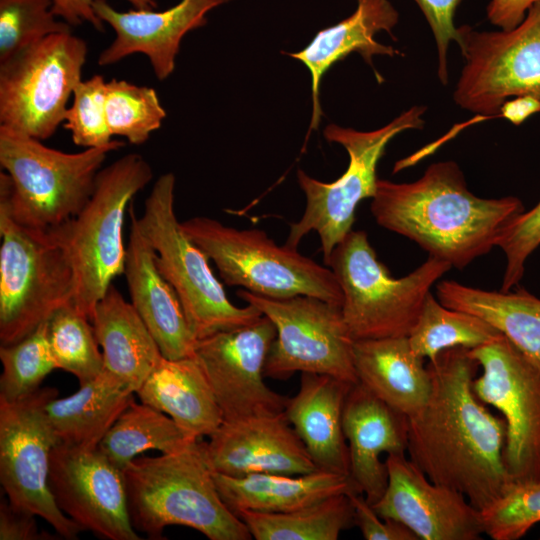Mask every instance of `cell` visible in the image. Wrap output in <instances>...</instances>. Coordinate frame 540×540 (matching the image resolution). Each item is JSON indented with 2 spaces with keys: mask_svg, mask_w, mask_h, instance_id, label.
<instances>
[{
  "mask_svg": "<svg viewBox=\"0 0 540 540\" xmlns=\"http://www.w3.org/2000/svg\"><path fill=\"white\" fill-rule=\"evenodd\" d=\"M49 489L81 530L108 540H139L132 526L123 472L98 447L58 443L50 456Z\"/></svg>",
  "mask_w": 540,
  "mask_h": 540,
  "instance_id": "e0dca14e",
  "label": "cell"
},
{
  "mask_svg": "<svg viewBox=\"0 0 540 540\" xmlns=\"http://www.w3.org/2000/svg\"><path fill=\"white\" fill-rule=\"evenodd\" d=\"M122 472L138 533L159 540L167 526L180 525L210 540L252 539L246 524L223 502L201 439L175 452L136 457Z\"/></svg>",
  "mask_w": 540,
  "mask_h": 540,
  "instance_id": "3957f363",
  "label": "cell"
},
{
  "mask_svg": "<svg viewBox=\"0 0 540 540\" xmlns=\"http://www.w3.org/2000/svg\"><path fill=\"white\" fill-rule=\"evenodd\" d=\"M539 1L490 0L486 8L487 18L501 30H511L524 20L528 10Z\"/></svg>",
  "mask_w": 540,
  "mask_h": 540,
  "instance_id": "f6af8a7d",
  "label": "cell"
},
{
  "mask_svg": "<svg viewBox=\"0 0 540 540\" xmlns=\"http://www.w3.org/2000/svg\"><path fill=\"white\" fill-rule=\"evenodd\" d=\"M237 295L268 317L276 328L265 377L285 380L301 372L358 382L354 340L340 305L307 295L270 298L245 289L238 290Z\"/></svg>",
  "mask_w": 540,
  "mask_h": 540,
  "instance_id": "7c38bea8",
  "label": "cell"
},
{
  "mask_svg": "<svg viewBox=\"0 0 540 540\" xmlns=\"http://www.w3.org/2000/svg\"><path fill=\"white\" fill-rule=\"evenodd\" d=\"M399 21V13L389 0H357L355 11L339 23L320 30L301 51L286 53L302 62L311 74L312 117L309 130L317 129L322 110L319 101L320 82L323 75L336 62L353 52L373 66L375 55H401L400 51L379 43L375 35L386 31L391 37Z\"/></svg>",
  "mask_w": 540,
  "mask_h": 540,
  "instance_id": "cb8c5ba5",
  "label": "cell"
},
{
  "mask_svg": "<svg viewBox=\"0 0 540 540\" xmlns=\"http://www.w3.org/2000/svg\"><path fill=\"white\" fill-rule=\"evenodd\" d=\"M353 361L358 382L405 416L428 400L430 374L408 337L354 340Z\"/></svg>",
  "mask_w": 540,
  "mask_h": 540,
  "instance_id": "d4e9b609",
  "label": "cell"
},
{
  "mask_svg": "<svg viewBox=\"0 0 540 540\" xmlns=\"http://www.w3.org/2000/svg\"><path fill=\"white\" fill-rule=\"evenodd\" d=\"M70 302L48 319V340L57 369L73 374L83 385L104 369L103 354L89 323Z\"/></svg>",
  "mask_w": 540,
  "mask_h": 540,
  "instance_id": "836d02e7",
  "label": "cell"
},
{
  "mask_svg": "<svg viewBox=\"0 0 540 540\" xmlns=\"http://www.w3.org/2000/svg\"><path fill=\"white\" fill-rule=\"evenodd\" d=\"M425 106H413L387 125L363 132L328 125L324 137L342 145L349 156L346 171L335 181L325 183L297 171L298 183L306 197L302 217L290 224L286 245L297 248L301 240L315 231L320 238L324 263L334 248L352 231L359 203L373 198L377 188L376 169L388 143L399 133L422 129Z\"/></svg>",
  "mask_w": 540,
  "mask_h": 540,
  "instance_id": "30bf717a",
  "label": "cell"
},
{
  "mask_svg": "<svg viewBox=\"0 0 540 540\" xmlns=\"http://www.w3.org/2000/svg\"><path fill=\"white\" fill-rule=\"evenodd\" d=\"M482 373L473 391L507 426L504 464L513 483H540V364L504 335L470 350Z\"/></svg>",
  "mask_w": 540,
  "mask_h": 540,
  "instance_id": "9a60e30c",
  "label": "cell"
},
{
  "mask_svg": "<svg viewBox=\"0 0 540 540\" xmlns=\"http://www.w3.org/2000/svg\"><path fill=\"white\" fill-rule=\"evenodd\" d=\"M428 400L407 417L406 453L432 482L482 511L513 483L504 464L507 426L473 391L479 364L470 349L443 350L426 364Z\"/></svg>",
  "mask_w": 540,
  "mask_h": 540,
  "instance_id": "6da1fadb",
  "label": "cell"
},
{
  "mask_svg": "<svg viewBox=\"0 0 540 540\" xmlns=\"http://www.w3.org/2000/svg\"><path fill=\"white\" fill-rule=\"evenodd\" d=\"M136 394L140 402L171 417L192 439L209 437L223 423L213 390L194 356L163 357Z\"/></svg>",
  "mask_w": 540,
  "mask_h": 540,
  "instance_id": "484cf974",
  "label": "cell"
},
{
  "mask_svg": "<svg viewBox=\"0 0 540 540\" xmlns=\"http://www.w3.org/2000/svg\"><path fill=\"white\" fill-rule=\"evenodd\" d=\"M353 509L355 526L366 540H419L405 525L392 519L379 516L361 493L349 494Z\"/></svg>",
  "mask_w": 540,
  "mask_h": 540,
  "instance_id": "b9f144b4",
  "label": "cell"
},
{
  "mask_svg": "<svg viewBox=\"0 0 540 540\" xmlns=\"http://www.w3.org/2000/svg\"><path fill=\"white\" fill-rule=\"evenodd\" d=\"M0 399L16 401L40 388L41 382L57 369L48 340V320L22 340L1 345Z\"/></svg>",
  "mask_w": 540,
  "mask_h": 540,
  "instance_id": "d590c367",
  "label": "cell"
},
{
  "mask_svg": "<svg viewBox=\"0 0 540 540\" xmlns=\"http://www.w3.org/2000/svg\"><path fill=\"white\" fill-rule=\"evenodd\" d=\"M106 83L102 75L96 74L82 79L74 89L62 125L77 146L99 148L114 141L106 119Z\"/></svg>",
  "mask_w": 540,
  "mask_h": 540,
  "instance_id": "74e56055",
  "label": "cell"
},
{
  "mask_svg": "<svg viewBox=\"0 0 540 540\" xmlns=\"http://www.w3.org/2000/svg\"><path fill=\"white\" fill-rule=\"evenodd\" d=\"M194 440L165 413L135 400L120 414L98 448L121 470L144 451H178Z\"/></svg>",
  "mask_w": 540,
  "mask_h": 540,
  "instance_id": "1f68e13d",
  "label": "cell"
},
{
  "mask_svg": "<svg viewBox=\"0 0 540 540\" xmlns=\"http://www.w3.org/2000/svg\"><path fill=\"white\" fill-rule=\"evenodd\" d=\"M36 515L12 506L9 501L0 504V540H51L53 534L38 529Z\"/></svg>",
  "mask_w": 540,
  "mask_h": 540,
  "instance_id": "7bdbcfd3",
  "label": "cell"
},
{
  "mask_svg": "<svg viewBox=\"0 0 540 540\" xmlns=\"http://www.w3.org/2000/svg\"><path fill=\"white\" fill-rule=\"evenodd\" d=\"M343 430L349 448L350 477L373 505L383 495L388 472L380 456L406 454L407 416L391 408L360 382L346 398Z\"/></svg>",
  "mask_w": 540,
  "mask_h": 540,
  "instance_id": "7402d4cb",
  "label": "cell"
},
{
  "mask_svg": "<svg viewBox=\"0 0 540 540\" xmlns=\"http://www.w3.org/2000/svg\"><path fill=\"white\" fill-rule=\"evenodd\" d=\"M0 341L16 343L72 302L74 274L52 230L16 222L0 205Z\"/></svg>",
  "mask_w": 540,
  "mask_h": 540,
  "instance_id": "9c48e42d",
  "label": "cell"
},
{
  "mask_svg": "<svg viewBox=\"0 0 540 540\" xmlns=\"http://www.w3.org/2000/svg\"><path fill=\"white\" fill-rule=\"evenodd\" d=\"M465 64L454 89V102L481 116H498L511 97H540V1L511 30L476 31L458 27Z\"/></svg>",
  "mask_w": 540,
  "mask_h": 540,
  "instance_id": "4fadbf2b",
  "label": "cell"
},
{
  "mask_svg": "<svg viewBox=\"0 0 540 540\" xmlns=\"http://www.w3.org/2000/svg\"><path fill=\"white\" fill-rule=\"evenodd\" d=\"M105 108L112 137L134 145L148 141L167 115L154 88L115 78L106 83Z\"/></svg>",
  "mask_w": 540,
  "mask_h": 540,
  "instance_id": "e575fe53",
  "label": "cell"
},
{
  "mask_svg": "<svg viewBox=\"0 0 540 540\" xmlns=\"http://www.w3.org/2000/svg\"><path fill=\"white\" fill-rule=\"evenodd\" d=\"M540 111V97L526 94L507 100L498 113L514 125H520L525 119Z\"/></svg>",
  "mask_w": 540,
  "mask_h": 540,
  "instance_id": "bcb514c9",
  "label": "cell"
},
{
  "mask_svg": "<svg viewBox=\"0 0 540 540\" xmlns=\"http://www.w3.org/2000/svg\"><path fill=\"white\" fill-rule=\"evenodd\" d=\"M423 13L435 38L438 56L437 75L442 85L449 83L448 50L452 41L458 43V27L454 24L456 10L462 0H414Z\"/></svg>",
  "mask_w": 540,
  "mask_h": 540,
  "instance_id": "60d3db41",
  "label": "cell"
},
{
  "mask_svg": "<svg viewBox=\"0 0 540 540\" xmlns=\"http://www.w3.org/2000/svg\"><path fill=\"white\" fill-rule=\"evenodd\" d=\"M180 223L228 286L270 298L313 296L341 306L342 291L328 266L276 244L263 230L237 229L204 216Z\"/></svg>",
  "mask_w": 540,
  "mask_h": 540,
  "instance_id": "52a82bcc",
  "label": "cell"
},
{
  "mask_svg": "<svg viewBox=\"0 0 540 540\" xmlns=\"http://www.w3.org/2000/svg\"><path fill=\"white\" fill-rule=\"evenodd\" d=\"M275 337L273 322L262 315L251 324L196 341L193 356L208 379L223 422L285 411L289 398L264 381Z\"/></svg>",
  "mask_w": 540,
  "mask_h": 540,
  "instance_id": "2e32d148",
  "label": "cell"
},
{
  "mask_svg": "<svg viewBox=\"0 0 540 540\" xmlns=\"http://www.w3.org/2000/svg\"><path fill=\"white\" fill-rule=\"evenodd\" d=\"M175 176L158 177L145 200L139 225L156 252V265L172 285L196 340L239 328L263 314L253 305H234L215 277L209 258L177 220Z\"/></svg>",
  "mask_w": 540,
  "mask_h": 540,
  "instance_id": "ba28073f",
  "label": "cell"
},
{
  "mask_svg": "<svg viewBox=\"0 0 540 540\" xmlns=\"http://www.w3.org/2000/svg\"><path fill=\"white\" fill-rule=\"evenodd\" d=\"M236 515L256 540H336L355 526L349 494H336L284 513L242 510Z\"/></svg>",
  "mask_w": 540,
  "mask_h": 540,
  "instance_id": "4dcf8cb0",
  "label": "cell"
},
{
  "mask_svg": "<svg viewBox=\"0 0 540 540\" xmlns=\"http://www.w3.org/2000/svg\"><path fill=\"white\" fill-rule=\"evenodd\" d=\"M540 246V202L528 212L517 216L498 241L505 254L506 267L501 291H509L522 279L525 263Z\"/></svg>",
  "mask_w": 540,
  "mask_h": 540,
  "instance_id": "ab89813d",
  "label": "cell"
},
{
  "mask_svg": "<svg viewBox=\"0 0 540 540\" xmlns=\"http://www.w3.org/2000/svg\"><path fill=\"white\" fill-rule=\"evenodd\" d=\"M130 232L124 275L131 304L167 359L194 355L191 332L180 299L156 265V252L143 233L133 202L128 207Z\"/></svg>",
  "mask_w": 540,
  "mask_h": 540,
  "instance_id": "44dd1931",
  "label": "cell"
},
{
  "mask_svg": "<svg viewBox=\"0 0 540 540\" xmlns=\"http://www.w3.org/2000/svg\"><path fill=\"white\" fill-rule=\"evenodd\" d=\"M325 265L341 288V311L353 340L408 337L432 286L452 268L429 256L409 274L395 278L363 230L350 231Z\"/></svg>",
  "mask_w": 540,
  "mask_h": 540,
  "instance_id": "8992f818",
  "label": "cell"
},
{
  "mask_svg": "<svg viewBox=\"0 0 540 540\" xmlns=\"http://www.w3.org/2000/svg\"><path fill=\"white\" fill-rule=\"evenodd\" d=\"M436 297L444 306L475 315L540 364V299L523 288L489 291L443 280Z\"/></svg>",
  "mask_w": 540,
  "mask_h": 540,
  "instance_id": "f546056e",
  "label": "cell"
},
{
  "mask_svg": "<svg viewBox=\"0 0 540 540\" xmlns=\"http://www.w3.org/2000/svg\"><path fill=\"white\" fill-rule=\"evenodd\" d=\"M56 397V388L40 387L16 401L0 399V483L12 506L71 540L81 528L57 507L48 483L51 452L59 440L45 407Z\"/></svg>",
  "mask_w": 540,
  "mask_h": 540,
  "instance_id": "5bb4252c",
  "label": "cell"
},
{
  "mask_svg": "<svg viewBox=\"0 0 540 540\" xmlns=\"http://www.w3.org/2000/svg\"><path fill=\"white\" fill-rule=\"evenodd\" d=\"M51 0H0V64L44 38L71 32Z\"/></svg>",
  "mask_w": 540,
  "mask_h": 540,
  "instance_id": "8d00e7d4",
  "label": "cell"
},
{
  "mask_svg": "<svg viewBox=\"0 0 540 540\" xmlns=\"http://www.w3.org/2000/svg\"><path fill=\"white\" fill-rule=\"evenodd\" d=\"M90 321L102 348L104 369L136 392L164 357L140 315L111 284Z\"/></svg>",
  "mask_w": 540,
  "mask_h": 540,
  "instance_id": "83f0119b",
  "label": "cell"
},
{
  "mask_svg": "<svg viewBox=\"0 0 540 540\" xmlns=\"http://www.w3.org/2000/svg\"><path fill=\"white\" fill-rule=\"evenodd\" d=\"M502 335L483 319L444 306L430 292L408 340L415 354L431 360L443 350L454 347L475 349Z\"/></svg>",
  "mask_w": 540,
  "mask_h": 540,
  "instance_id": "d6a6232c",
  "label": "cell"
},
{
  "mask_svg": "<svg viewBox=\"0 0 540 540\" xmlns=\"http://www.w3.org/2000/svg\"><path fill=\"white\" fill-rule=\"evenodd\" d=\"M370 210L379 226L462 270L497 247L524 205L515 196H476L459 165L449 160L431 164L413 182L378 179Z\"/></svg>",
  "mask_w": 540,
  "mask_h": 540,
  "instance_id": "7a4b0ae2",
  "label": "cell"
},
{
  "mask_svg": "<svg viewBox=\"0 0 540 540\" xmlns=\"http://www.w3.org/2000/svg\"><path fill=\"white\" fill-rule=\"evenodd\" d=\"M152 178L142 155L126 154L99 171L89 201L75 217L50 229L73 270L72 303L89 319L112 280L124 273L126 210Z\"/></svg>",
  "mask_w": 540,
  "mask_h": 540,
  "instance_id": "5b68a950",
  "label": "cell"
},
{
  "mask_svg": "<svg viewBox=\"0 0 540 540\" xmlns=\"http://www.w3.org/2000/svg\"><path fill=\"white\" fill-rule=\"evenodd\" d=\"M124 145L66 153L0 126V205L24 226L56 228L84 208L108 153Z\"/></svg>",
  "mask_w": 540,
  "mask_h": 540,
  "instance_id": "277c9868",
  "label": "cell"
},
{
  "mask_svg": "<svg viewBox=\"0 0 540 540\" xmlns=\"http://www.w3.org/2000/svg\"><path fill=\"white\" fill-rule=\"evenodd\" d=\"M484 534L493 540H517L540 522V483H512L481 511Z\"/></svg>",
  "mask_w": 540,
  "mask_h": 540,
  "instance_id": "f35d334b",
  "label": "cell"
},
{
  "mask_svg": "<svg viewBox=\"0 0 540 540\" xmlns=\"http://www.w3.org/2000/svg\"><path fill=\"white\" fill-rule=\"evenodd\" d=\"M213 476L223 502L235 514L242 510L284 513L336 494L361 493L350 476L323 470L300 475L258 473L243 477L213 471Z\"/></svg>",
  "mask_w": 540,
  "mask_h": 540,
  "instance_id": "4316f807",
  "label": "cell"
},
{
  "mask_svg": "<svg viewBox=\"0 0 540 540\" xmlns=\"http://www.w3.org/2000/svg\"><path fill=\"white\" fill-rule=\"evenodd\" d=\"M55 15L70 26L89 23L97 31H104L105 24L97 17L93 3L95 0H51ZM135 9H157V0H125Z\"/></svg>",
  "mask_w": 540,
  "mask_h": 540,
  "instance_id": "ee69618b",
  "label": "cell"
},
{
  "mask_svg": "<svg viewBox=\"0 0 540 540\" xmlns=\"http://www.w3.org/2000/svg\"><path fill=\"white\" fill-rule=\"evenodd\" d=\"M206 452L212 470L231 477L318 470L284 412L223 422L209 436Z\"/></svg>",
  "mask_w": 540,
  "mask_h": 540,
  "instance_id": "ffe728a7",
  "label": "cell"
},
{
  "mask_svg": "<svg viewBox=\"0 0 540 540\" xmlns=\"http://www.w3.org/2000/svg\"><path fill=\"white\" fill-rule=\"evenodd\" d=\"M233 0H181L174 6L119 11L106 0H95L97 17L114 31L113 41L98 56L100 66L118 63L134 55H145L155 77L166 80L175 70L176 56L183 37L207 23L212 9Z\"/></svg>",
  "mask_w": 540,
  "mask_h": 540,
  "instance_id": "d6986e66",
  "label": "cell"
},
{
  "mask_svg": "<svg viewBox=\"0 0 540 540\" xmlns=\"http://www.w3.org/2000/svg\"><path fill=\"white\" fill-rule=\"evenodd\" d=\"M354 384L323 374L301 373L298 392L285 415L318 470L350 476L343 410Z\"/></svg>",
  "mask_w": 540,
  "mask_h": 540,
  "instance_id": "603a6c76",
  "label": "cell"
},
{
  "mask_svg": "<svg viewBox=\"0 0 540 540\" xmlns=\"http://www.w3.org/2000/svg\"><path fill=\"white\" fill-rule=\"evenodd\" d=\"M134 394L126 382L103 369L74 394L50 400L45 411L60 443L98 447Z\"/></svg>",
  "mask_w": 540,
  "mask_h": 540,
  "instance_id": "f1b7e54d",
  "label": "cell"
},
{
  "mask_svg": "<svg viewBox=\"0 0 540 540\" xmlns=\"http://www.w3.org/2000/svg\"><path fill=\"white\" fill-rule=\"evenodd\" d=\"M387 487L376 513L408 527L421 540H479L481 511L460 492L429 480L406 454H388Z\"/></svg>",
  "mask_w": 540,
  "mask_h": 540,
  "instance_id": "ac0fdd59",
  "label": "cell"
},
{
  "mask_svg": "<svg viewBox=\"0 0 540 540\" xmlns=\"http://www.w3.org/2000/svg\"><path fill=\"white\" fill-rule=\"evenodd\" d=\"M87 43L52 34L0 64V126L41 141L53 136L87 59Z\"/></svg>",
  "mask_w": 540,
  "mask_h": 540,
  "instance_id": "8fae6325",
  "label": "cell"
}]
</instances>
